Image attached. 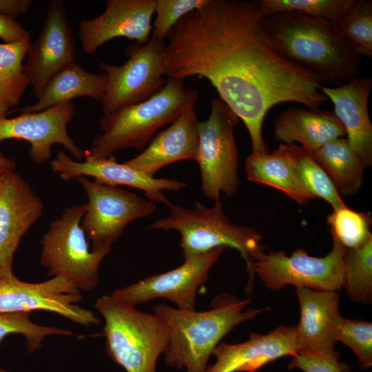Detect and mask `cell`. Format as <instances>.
Segmentation results:
<instances>
[{"label":"cell","instance_id":"1","mask_svg":"<svg viewBox=\"0 0 372 372\" xmlns=\"http://www.w3.org/2000/svg\"><path fill=\"white\" fill-rule=\"evenodd\" d=\"M256 1L208 0L183 17L165 41L167 78L207 79L241 119L252 152L267 153L262 124L275 105L296 102L317 110L327 100L322 83L286 60L262 28Z\"/></svg>","mask_w":372,"mask_h":372},{"label":"cell","instance_id":"21","mask_svg":"<svg viewBox=\"0 0 372 372\" xmlns=\"http://www.w3.org/2000/svg\"><path fill=\"white\" fill-rule=\"evenodd\" d=\"M195 105L188 106L165 130L152 139L138 156L124 163L148 176L186 159L196 161L198 150V118Z\"/></svg>","mask_w":372,"mask_h":372},{"label":"cell","instance_id":"5","mask_svg":"<svg viewBox=\"0 0 372 372\" xmlns=\"http://www.w3.org/2000/svg\"><path fill=\"white\" fill-rule=\"evenodd\" d=\"M168 207L169 215L152 223L149 228L178 231L184 259L220 247L237 249L247 265L249 294L255 276L254 264L266 249L261 244V234L254 228L232 223L224 214L220 200L211 207L199 201L192 209L172 203Z\"/></svg>","mask_w":372,"mask_h":372},{"label":"cell","instance_id":"30","mask_svg":"<svg viewBox=\"0 0 372 372\" xmlns=\"http://www.w3.org/2000/svg\"><path fill=\"white\" fill-rule=\"evenodd\" d=\"M327 223L333 240L345 249L358 247L372 238L369 212L357 211L344 205L333 209Z\"/></svg>","mask_w":372,"mask_h":372},{"label":"cell","instance_id":"19","mask_svg":"<svg viewBox=\"0 0 372 372\" xmlns=\"http://www.w3.org/2000/svg\"><path fill=\"white\" fill-rule=\"evenodd\" d=\"M299 353L296 326H279L265 335L252 332L242 343L218 344L212 353L216 362L205 372H256L270 362Z\"/></svg>","mask_w":372,"mask_h":372},{"label":"cell","instance_id":"22","mask_svg":"<svg viewBox=\"0 0 372 372\" xmlns=\"http://www.w3.org/2000/svg\"><path fill=\"white\" fill-rule=\"evenodd\" d=\"M371 87L369 77L355 78L336 87H321V92L333 103L334 114L364 168L372 165V123L368 111Z\"/></svg>","mask_w":372,"mask_h":372},{"label":"cell","instance_id":"4","mask_svg":"<svg viewBox=\"0 0 372 372\" xmlns=\"http://www.w3.org/2000/svg\"><path fill=\"white\" fill-rule=\"evenodd\" d=\"M198 99L196 90L167 78L164 86L147 100L103 114L99 123L101 133L93 138L88 154L110 158L125 149L143 151L158 130L171 124L188 106L196 105Z\"/></svg>","mask_w":372,"mask_h":372},{"label":"cell","instance_id":"23","mask_svg":"<svg viewBox=\"0 0 372 372\" xmlns=\"http://www.w3.org/2000/svg\"><path fill=\"white\" fill-rule=\"evenodd\" d=\"M273 134L282 144L291 145L296 142L313 152L327 142L342 138L346 132L333 112L290 107L276 118Z\"/></svg>","mask_w":372,"mask_h":372},{"label":"cell","instance_id":"37","mask_svg":"<svg viewBox=\"0 0 372 372\" xmlns=\"http://www.w3.org/2000/svg\"><path fill=\"white\" fill-rule=\"evenodd\" d=\"M30 37V32L15 19L0 12V39L4 43H14Z\"/></svg>","mask_w":372,"mask_h":372},{"label":"cell","instance_id":"39","mask_svg":"<svg viewBox=\"0 0 372 372\" xmlns=\"http://www.w3.org/2000/svg\"><path fill=\"white\" fill-rule=\"evenodd\" d=\"M16 163L14 160L7 158L4 161H0V180L8 172L14 170Z\"/></svg>","mask_w":372,"mask_h":372},{"label":"cell","instance_id":"15","mask_svg":"<svg viewBox=\"0 0 372 372\" xmlns=\"http://www.w3.org/2000/svg\"><path fill=\"white\" fill-rule=\"evenodd\" d=\"M75 48L64 2L53 0L48 6L42 30L30 43L24 61V72L37 99L51 78L74 61Z\"/></svg>","mask_w":372,"mask_h":372},{"label":"cell","instance_id":"3","mask_svg":"<svg viewBox=\"0 0 372 372\" xmlns=\"http://www.w3.org/2000/svg\"><path fill=\"white\" fill-rule=\"evenodd\" d=\"M249 302V299L223 294L214 300L211 309L205 311L156 304L154 313L166 321L169 329L165 363L178 369L185 368L187 372H205L209 357L220 340L239 324L269 309L243 310Z\"/></svg>","mask_w":372,"mask_h":372},{"label":"cell","instance_id":"24","mask_svg":"<svg viewBox=\"0 0 372 372\" xmlns=\"http://www.w3.org/2000/svg\"><path fill=\"white\" fill-rule=\"evenodd\" d=\"M107 84L105 72H88L73 61L51 78L35 103L21 108L19 112H39L78 97H90L101 103Z\"/></svg>","mask_w":372,"mask_h":372},{"label":"cell","instance_id":"18","mask_svg":"<svg viewBox=\"0 0 372 372\" xmlns=\"http://www.w3.org/2000/svg\"><path fill=\"white\" fill-rule=\"evenodd\" d=\"M155 0H107L104 12L83 19L78 34L85 53L93 54L110 40L124 37L145 44L150 39Z\"/></svg>","mask_w":372,"mask_h":372},{"label":"cell","instance_id":"13","mask_svg":"<svg viewBox=\"0 0 372 372\" xmlns=\"http://www.w3.org/2000/svg\"><path fill=\"white\" fill-rule=\"evenodd\" d=\"M226 249L220 247L185 258L180 266L116 289L111 296L134 307L151 299L164 298L175 303L178 309L195 310L198 288L207 282L211 267Z\"/></svg>","mask_w":372,"mask_h":372},{"label":"cell","instance_id":"27","mask_svg":"<svg viewBox=\"0 0 372 372\" xmlns=\"http://www.w3.org/2000/svg\"><path fill=\"white\" fill-rule=\"evenodd\" d=\"M289 163L298 183L310 198L327 201L333 209L344 205L327 174L311 152L295 144L278 147Z\"/></svg>","mask_w":372,"mask_h":372},{"label":"cell","instance_id":"8","mask_svg":"<svg viewBox=\"0 0 372 372\" xmlns=\"http://www.w3.org/2000/svg\"><path fill=\"white\" fill-rule=\"evenodd\" d=\"M238 119L227 104L215 99L208 118L198 123L196 161L200 168L202 192L215 201L221 193L232 196L239 185L238 153L234 134Z\"/></svg>","mask_w":372,"mask_h":372},{"label":"cell","instance_id":"35","mask_svg":"<svg viewBox=\"0 0 372 372\" xmlns=\"http://www.w3.org/2000/svg\"><path fill=\"white\" fill-rule=\"evenodd\" d=\"M208 0H155L153 37L165 41L172 28L186 14L203 6Z\"/></svg>","mask_w":372,"mask_h":372},{"label":"cell","instance_id":"9","mask_svg":"<svg viewBox=\"0 0 372 372\" xmlns=\"http://www.w3.org/2000/svg\"><path fill=\"white\" fill-rule=\"evenodd\" d=\"M87 196L81 227L92 251L112 250L127 225L152 214L156 203L126 189L90 180L75 178Z\"/></svg>","mask_w":372,"mask_h":372},{"label":"cell","instance_id":"38","mask_svg":"<svg viewBox=\"0 0 372 372\" xmlns=\"http://www.w3.org/2000/svg\"><path fill=\"white\" fill-rule=\"evenodd\" d=\"M32 3V0H0V12L15 19L27 14Z\"/></svg>","mask_w":372,"mask_h":372},{"label":"cell","instance_id":"41","mask_svg":"<svg viewBox=\"0 0 372 372\" xmlns=\"http://www.w3.org/2000/svg\"><path fill=\"white\" fill-rule=\"evenodd\" d=\"M0 372H10L5 369H3L1 366H0Z\"/></svg>","mask_w":372,"mask_h":372},{"label":"cell","instance_id":"17","mask_svg":"<svg viewBox=\"0 0 372 372\" xmlns=\"http://www.w3.org/2000/svg\"><path fill=\"white\" fill-rule=\"evenodd\" d=\"M43 204L14 170L0 180V280L14 276L12 263L21 238L41 218Z\"/></svg>","mask_w":372,"mask_h":372},{"label":"cell","instance_id":"28","mask_svg":"<svg viewBox=\"0 0 372 372\" xmlns=\"http://www.w3.org/2000/svg\"><path fill=\"white\" fill-rule=\"evenodd\" d=\"M30 37L14 43H0V116H6L21 102L30 85L24 61Z\"/></svg>","mask_w":372,"mask_h":372},{"label":"cell","instance_id":"26","mask_svg":"<svg viewBox=\"0 0 372 372\" xmlns=\"http://www.w3.org/2000/svg\"><path fill=\"white\" fill-rule=\"evenodd\" d=\"M245 168L249 181L277 189L298 205H304L311 199L278 148L272 153L251 152L246 158Z\"/></svg>","mask_w":372,"mask_h":372},{"label":"cell","instance_id":"25","mask_svg":"<svg viewBox=\"0 0 372 372\" xmlns=\"http://www.w3.org/2000/svg\"><path fill=\"white\" fill-rule=\"evenodd\" d=\"M311 154L340 196H349L359 191L364 167L347 138L331 140Z\"/></svg>","mask_w":372,"mask_h":372},{"label":"cell","instance_id":"2","mask_svg":"<svg viewBox=\"0 0 372 372\" xmlns=\"http://www.w3.org/2000/svg\"><path fill=\"white\" fill-rule=\"evenodd\" d=\"M261 23L267 40L280 54L322 83L341 86L360 72L359 55L332 22L281 12L264 15Z\"/></svg>","mask_w":372,"mask_h":372},{"label":"cell","instance_id":"16","mask_svg":"<svg viewBox=\"0 0 372 372\" xmlns=\"http://www.w3.org/2000/svg\"><path fill=\"white\" fill-rule=\"evenodd\" d=\"M84 158V161H77L60 151L50 161V169L64 181H70L78 176H91L97 182L111 186L125 185L138 189L143 191L145 197L150 200L167 206L171 203L162 191L178 192L187 186L186 183L176 179L154 178L125 163H117L115 156L96 158L87 153Z\"/></svg>","mask_w":372,"mask_h":372},{"label":"cell","instance_id":"36","mask_svg":"<svg viewBox=\"0 0 372 372\" xmlns=\"http://www.w3.org/2000/svg\"><path fill=\"white\" fill-rule=\"evenodd\" d=\"M289 368L304 372H345L347 366L339 361L336 352L329 354L300 353L292 356Z\"/></svg>","mask_w":372,"mask_h":372},{"label":"cell","instance_id":"31","mask_svg":"<svg viewBox=\"0 0 372 372\" xmlns=\"http://www.w3.org/2000/svg\"><path fill=\"white\" fill-rule=\"evenodd\" d=\"M336 26L359 56H372L371 0H355Z\"/></svg>","mask_w":372,"mask_h":372},{"label":"cell","instance_id":"32","mask_svg":"<svg viewBox=\"0 0 372 372\" xmlns=\"http://www.w3.org/2000/svg\"><path fill=\"white\" fill-rule=\"evenodd\" d=\"M264 15L292 12L322 19L335 24L344 15L355 0H258Z\"/></svg>","mask_w":372,"mask_h":372},{"label":"cell","instance_id":"12","mask_svg":"<svg viewBox=\"0 0 372 372\" xmlns=\"http://www.w3.org/2000/svg\"><path fill=\"white\" fill-rule=\"evenodd\" d=\"M83 300L81 291L61 277L30 283L15 276L0 280V313H30L45 311L56 313L79 325L90 327L100 320L78 303Z\"/></svg>","mask_w":372,"mask_h":372},{"label":"cell","instance_id":"6","mask_svg":"<svg viewBox=\"0 0 372 372\" xmlns=\"http://www.w3.org/2000/svg\"><path fill=\"white\" fill-rule=\"evenodd\" d=\"M94 307L105 320L103 335L110 358L126 372H156L157 360L169 343L166 321L111 295L98 298Z\"/></svg>","mask_w":372,"mask_h":372},{"label":"cell","instance_id":"40","mask_svg":"<svg viewBox=\"0 0 372 372\" xmlns=\"http://www.w3.org/2000/svg\"><path fill=\"white\" fill-rule=\"evenodd\" d=\"M7 158L5 157L1 152H0V161L6 160Z\"/></svg>","mask_w":372,"mask_h":372},{"label":"cell","instance_id":"7","mask_svg":"<svg viewBox=\"0 0 372 372\" xmlns=\"http://www.w3.org/2000/svg\"><path fill=\"white\" fill-rule=\"evenodd\" d=\"M85 203L66 207L53 220L41 240V265L50 277L61 276L80 291H90L99 284V269L111 251H92L81 221Z\"/></svg>","mask_w":372,"mask_h":372},{"label":"cell","instance_id":"34","mask_svg":"<svg viewBox=\"0 0 372 372\" xmlns=\"http://www.w3.org/2000/svg\"><path fill=\"white\" fill-rule=\"evenodd\" d=\"M337 341L349 347L356 354L361 369L372 365V324L368 321L342 318Z\"/></svg>","mask_w":372,"mask_h":372},{"label":"cell","instance_id":"14","mask_svg":"<svg viewBox=\"0 0 372 372\" xmlns=\"http://www.w3.org/2000/svg\"><path fill=\"white\" fill-rule=\"evenodd\" d=\"M75 112L74 104L70 101L13 118L0 116V143L7 139L27 141L30 145V157L39 165L50 159L54 144L61 145L73 157L81 160L84 152L67 131Z\"/></svg>","mask_w":372,"mask_h":372},{"label":"cell","instance_id":"10","mask_svg":"<svg viewBox=\"0 0 372 372\" xmlns=\"http://www.w3.org/2000/svg\"><path fill=\"white\" fill-rule=\"evenodd\" d=\"M165 41L151 37L145 44L127 46V60L121 65L101 63L107 84L101 110L103 114L143 102L165 84Z\"/></svg>","mask_w":372,"mask_h":372},{"label":"cell","instance_id":"29","mask_svg":"<svg viewBox=\"0 0 372 372\" xmlns=\"http://www.w3.org/2000/svg\"><path fill=\"white\" fill-rule=\"evenodd\" d=\"M342 287L354 302H372V238L360 246L344 248Z\"/></svg>","mask_w":372,"mask_h":372},{"label":"cell","instance_id":"33","mask_svg":"<svg viewBox=\"0 0 372 372\" xmlns=\"http://www.w3.org/2000/svg\"><path fill=\"white\" fill-rule=\"evenodd\" d=\"M11 334H20L25 338L28 353L40 349L47 336L74 335L68 329L34 323L30 319V313H0V347L3 339Z\"/></svg>","mask_w":372,"mask_h":372},{"label":"cell","instance_id":"11","mask_svg":"<svg viewBox=\"0 0 372 372\" xmlns=\"http://www.w3.org/2000/svg\"><path fill=\"white\" fill-rule=\"evenodd\" d=\"M343 252L344 247L336 241L324 257L309 256L302 248L291 256L284 251L264 252L255 261L254 270L271 290L290 285L316 291H338L343 284Z\"/></svg>","mask_w":372,"mask_h":372},{"label":"cell","instance_id":"20","mask_svg":"<svg viewBox=\"0 0 372 372\" xmlns=\"http://www.w3.org/2000/svg\"><path fill=\"white\" fill-rule=\"evenodd\" d=\"M296 293L300 308V321L296 327L300 353L335 352L338 328L342 318L338 310V292L298 287Z\"/></svg>","mask_w":372,"mask_h":372}]
</instances>
